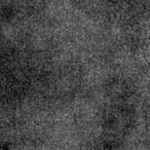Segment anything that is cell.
<instances>
[{"label":"cell","mask_w":150,"mask_h":150,"mask_svg":"<svg viewBox=\"0 0 150 150\" xmlns=\"http://www.w3.org/2000/svg\"><path fill=\"white\" fill-rule=\"evenodd\" d=\"M144 57L146 62L150 65V29L144 40Z\"/></svg>","instance_id":"1"}]
</instances>
